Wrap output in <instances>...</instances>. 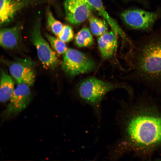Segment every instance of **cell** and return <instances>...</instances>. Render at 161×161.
I'll return each instance as SVG.
<instances>
[{
	"label": "cell",
	"mask_w": 161,
	"mask_h": 161,
	"mask_svg": "<svg viewBox=\"0 0 161 161\" xmlns=\"http://www.w3.org/2000/svg\"><path fill=\"white\" fill-rule=\"evenodd\" d=\"M130 106L123 109L121 137L110 150V160L129 153L150 157L161 149V111L154 100L145 92Z\"/></svg>",
	"instance_id": "6da1fadb"
},
{
	"label": "cell",
	"mask_w": 161,
	"mask_h": 161,
	"mask_svg": "<svg viewBox=\"0 0 161 161\" xmlns=\"http://www.w3.org/2000/svg\"><path fill=\"white\" fill-rule=\"evenodd\" d=\"M126 59L129 66L126 79L161 94V35L134 44Z\"/></svg>",
	"instance_id": "7a4b0ae2"
},
{
	"label": "cell",
	"mask_w": 161,
	"mask_h": 161,
	"mask_svg": "<svg viewBox=\"0 0 161 161\" xmlns=\"http://www.w3.org/2000/svg\"><path fill=\"white\" fill-rule=\"evenodd\" d=\"M120 88L126 90L130 97L134 96L133 89L128 83L115 85L93 77L87 78L80 83L78 88V93L80 99L90 106L96 116L100 119V104L104 96L111 90Z\"/></svg>",
	"instance_id": "3957f363"
},
{
	"label": "cell",
	"mask_w": 161,
	"mask_h": 161,
	"mask_svg": "<svg viewBox=\"0 0 161 161\" xmlns=\"http://www.w3.org/2000/svg\"><path fill=\"white\" fill-rule=\"evenodd\" d=\"M161 14L160 10L149 12L134 8L124 11L121 16L125 23L131 29L148 31L151 29Z\"/></svg>",
	"instance_id": "277c9868"
},
{
	"label": "cell",
	"mask_w": 161,
	"mask_h": 161,
	"mask_svg": "<svg viewBox=\"0 0 161 161\" xmlns=\"http://www.w3.org/2000/svg\"><path fill=\"white\" fill-rule=\"evenodd\" d=\"M94 61L83 52L68 48L64 53L62 63L64 72L71 76L88 72L95 67Z\"/></svg>",
	"instance_id": "5b68a950"
},
{
	"label": "cell",
	"mask_w": 161,
	"mask_h": 161,
	"mask_svg": "<svg viewBox=\"0 0 161 161\" xmlns=\"http://www.w3.org/2000/svg\"><path fill=\"white\" fill-rule=\"evenodd\" d=\"M31 39L36 48L39 59L43 66L47 69L55 68L58 64V58L56 52L42 35L39 21H37L34 27Z\"/></svg>",
	"instance_id": "8992f818"
},
{
	"label": "cell",
	"mask_w": 161,
	"mask_h": 161,
	"mask_svg": "<svg viewBox=\"0 0 161 161\" xmlns=\"http://www.w3.org/2000/svg\"><path fill=\"white\" fill-rule=\"evenodd\" d=\"M30 86L25 84H18L9 103L1 114L2 121L16 116L28 105L31 100Z\"/></svg>",
	"instance_id": "52a82bcc"
},
{
	"label": "cell",
	"mask_w": 161,
	"mask_h": 161,
	"mask_svg": "<svg viewBox=\"0 0 161 161\" xmlns=\"http://www.w3.org/2000/svg\"><path fill=\"white\" fill-rule=\"evenodd\" d=\"M64 4L66 18L73 24H80L88 19L93 10L85 0H65Z\"/></svg>",
	"instance_id": "ba28073f"
},
{
	"label": "cell",
	"mask_w": 161,
	"mask_h": 161,
	"mask_svg": "<svg viewBox=\"0 0 161 161\" xmlns=\"http://www.w3.org/2000/svg\"><path fill=\"white\" fill-rule=\"evenodd\" d=\"M9 69L18 84H25L30 86L33 84L35 73L31 61L24 59L15 61L10 64Z\"/></svg>",
	"instance_id": "9c48e42d"
},
{
	"label": "cell",
	"mask_w": 161,
	"mask_h": 161,
	"mask_svg": "<svg viewBox=\"0 0 161 161\" xmlns=\"http://www.w3.org/2000/svg\"><path fill=\"white\" fill-rule=\"evenodd\" d=\"M118 34L112 30L107 31L99 37L97 43L102 58L107 59L111 57L116 51L117 47Z\"/></svg>",
	"instance_id": "30bf717a"
},
{
	"label": "cell",
	"mask_w": 161,
	"mask_h": 161,
	"mask_svg": "<svg viewBox=\"0 0 161 161\" xmlns=\"http://www.w3.org/2000/svg\"><path fill=\"white\" fill-rule=\"evenodd\" d=\"M93 10L97 11L110 26L112 30L116 32L121 37L123 42L128 43L130 46L133 43L120 27L116 21L112 18L106 10L101 0H85Z\"/></svg>",
	"instance_id": "8fae6325"
},
{
	"label": "cell",
	"mask_w": 161,
	"mask_h": 161,
	"mask_svg": "<svg viewBox=\"0 0 161 161\" xmlns=\"http://www.w3.org/2000/svg\"><path fill=\"white\" fill-rule=\"evenodd\" d=\"M20 27L16 26L3 28L0 31V44L3 48L12 49L18 44L20 38Z\"/></svg>",
	"instance_id": "7c38bea8"
},
{
	"label": "cell",
	"mask_w": 161,
	"mask_h": 161,
	"mask_svg": "<svg viewBox=\"0 0 161 161\" xmlns=\"http://www.w3.org/2000/svg\"><path fill=\"white\" fill-rule=\"evenodd\" d=\"M0 22L4 24L10 21L24 3L13 0H0Z\"/></svg>",
	"instance_id": "4fadbf2b"
},
{
	"label": "cell",
	"mask_w": 161,
	"mask_h": 161,
	"mask_svg": "<svg viewBox=\"0 0 161 161\" xmlns=\"http://www.w3.org/2000/svg\"><path fill=\"white\" fill-rule=\"evenodd\" d=\"M14 89V83L12 78L1 70L0 83L1 102L4 103L10 100Z\"/></svg>",
	"instance_id": "5bb4252c"
},
{
	"label": "cell",
	"mask_w": 161,
	"mask_h": 161,
	"mask_svg": "<svg viewBox=\"0 0 161 161\" xmlns=\"http://www.w3.org/2000/svg\"><path fill=\"white\" fill-rule=\"evenodd\" d=\"M88 19L90 31L94 35L100 36L107 31L108 24L105 20L96 18L92 15Z\"/></svg>",
	"instance_id": "9a60e30c"
},
{
	"label": "cell",
	"mask_w": 161,
	"mask_h": 161,
	"mask_svg": "<svg viewBox=\"0 0 161 161\" xmlns=\"http://www.w3.org/2000/svg\"><path fill=\"white\" fill-rule=\"evenodd\" d=\"M75 44L80 47L91 46L93 43V39L89 28L83 27L76 34L75 37Z\"/></svg>",
	"instance_id": "2e32d148"
},
{
	"label": "cell",
	"mask_w": 161,
	"mask_h": 161,
	"mask_svg": "<svg viewBox=\"0 0 161 161\" xmlns=\"http://www.w3.org/2000/svg\"><path fill=\"white\" fill-rule=\"evenodd\" d=\"M47 16L48 27L53 34L58 36L62 31L64 25L55 18L49 8L47 11Z\"/></svg>",
	"instance_id": "e0dca14e"
},
{
	"label": "cell",
	"mask_w": 161,
	"mask_h": 161,
	"mask_svg": "<svg viewBox=\"0 0 161 161\" xmlns=\"http://www.w3.org/2000/svg\"><path fill=\"white\" fill-rule=\"evenodd\" d=\"M45 35L52 47L59 54H64L68 48L65 42L58 38L46 34Z\"/></svg>",
	"instance_id": "ac0fdd59"
},
{
	"label": "cell",
	"mask_w": 161,
	"mask_h": 161,
	"mask_svg": "<svg viewBox=\"0 0 161 161\" xmlns=\"http://www.w3.org/2000/svg\"><path fill=\"white\" fill-rule=\"evenodd\" d=\"M58 36L64 42L71 41L73 38V32L72 27L68 25H64L62 31Z\"/></svg>",
	"instance_id": "d6986e66"
}]
</instances>
